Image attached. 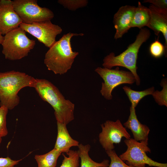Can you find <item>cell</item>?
<instances>
[{"label": "cell", "instance_id": "cell-1", "mask_svg": "<svg viewBox=\"0 0 167 167\" xmlns=\"http://www.w3.org/2000/svg\"><path fill=\"white\" fill-rule=\"evenodd\" d=\"M79 34L69 32L64 34L49 48L45 54L44 63L48 69L55 74H64L70 69L79 53L73 51L71 40L74 36H83Z\"/></svg>", "mask_w": 167, "mask_h": 167}, {"label": "cell", "instance_id": "cell-2", "mask_svg": "<svg viewBox=\"0 0 167 167\" xmlns=\"http://www.w3.org/2000/svg\"><path fill=\"white\" fill-rule=\"evenodd\" d=\"M36 79L25 73L11 71L0 72V106L13 109L19 103L18 94L26 87H35Z\"/></svg>", "mask_w": 167, "mask_h": 167}, {"label": "cell", "instance_id": "cell-3", "mask_svg": "<svg viewBox=\"0 0 167 167\" xmlns=\"http://www.w3.org/2000/svg\"><path fill=\"white\" fill-rule=\"evenodd\" d=\"M36 90L40 97L48 103L54 110L57 122L67 125L74 119L75 105L66 100L53 84L44 79H36Z\"/></svg>", "mask_w": 167, "mask_h": 167}, {"label": "cell", "instance_id": "cell-4", "mask_svg": "<svg viewBox=\"0 0 167 167\" xmlns=\"http://www.w3.org/2000/svg\"><path fill=\"white\" fill-rule=\"evenodd\" d=\"M150 35L149 29L145 28L140 29L134 42L119 55L115 56L114 53L111 52L106 56L103 60L102 66L109 69L116 66L126 68L134 76L137 85L139 86L140 79L137 72L138 54L142 44L147 41Z\"/></svg>", "mask_w": 167, "mask_h": 167}, {"label": "cell", "instance_id": "cell-5", "mask_svg": "<svg viewBox=\"0 0 167 167\" xmlns=\"http://www.w3.org/2000/svg\"><path fill=\"white\" fill-rule=\"evenodd\" d=\"M35 44V40L29 39L19 27L4 35L2 52L6 59L19 60L27 56Z\"/></svg>", "mask_w": 167, "mask_h": 167}, {"label": "cell", "instance_id": "cell-6", "mask_svg": "<svg viewBox=\"0 0 167 167\" xmlns=\"http://www.w3.org/2000/svg\"><path fill=\"white\" fill-rule=\"evenodd\" d=\"M124 142L127 149L119 157L126 164L135 167H145L146 165L149 166L167 167V163L156 161L147 155V152H151L148 146V141L140 142L130 138L126 139Z\"/></svg>", "mask_w": 167, "mask_h": 167}, {"label": "cell", "instance_id": "cell-7", "mask_svg": "<svg viewBox=\"0 0 167 167\" xmlns=\"http://www.w3.org/2000/svg\"><path fill=\"white\" fill-rule=\"evenodd\" d=\"M12 2L14 10L24 23L30 24L51 20L54 17L52 11L40 6L36 0H14Z\"/></svg>", "mask_w": 167, "mask_h": 167}, {"label": "cell", "instance_id": "cell-8", "mask_svg": "<svg viewBox=\"0 0 167 167\" xmlns=\"http://www.w3.org/2000/svg\"><path fill=\"white\" fill-rule=\"evenodd\" d=\"M95 71L104 81L102 83L100 92L108 100L112 99V92L116 87L123 84H132L135 82V78L131 72L120 70L118 66L114 69L98 67Z\"/></svg>", "mask_w": 167, "mask_h": 167}, {"label": "cell", "instance_id": "cell-9", "mask_svg": "<svg viewBox=\"0 0 167 167\" xmlns=\"http://www.w3.org/2000/svg\"><path fill=\"white\" fill-rule=\"evenodd\" d=\"M19 27L49 48L56 41L57 36L62 32L60 27L53 24L51 20L35 22L30 24L22 23Z\"/></svg>", "mask_w": 167, "mask_h": 167}, {"label": "cell", "instance_id": "cell-10", "mask_svg": "<svg viewBox=\"0 0 167 167\" xmlns=\"http://www.w3.org/2000/svg\"><path fill=\"white\" fill-rule=\"evenodd\" d=\"M102 131L99 135V141L106 151L114 150V144H119L123 137L129 139L131 135L120 121L107 120L101 125Z\"/></svg>", "mask_w": 167, "mask_h": 167}, {"label": "cell", "instance_id": "cell-11", "mask_svg": "<svg viewBox=\"0 0 167 167\" xmlns=\"http://www.w3.org/2000/svg\"><path fill=\"white\" fill-rule=\"evenodd\" d=\"M22 20L14 10L12 1L0 0V32L2 35L19 27Z\"/></svg>", "mask_w": 167, "mask_h": 167}, {"label": "cell", "instance_id": "cell-12", "mask_svg": "<svg viewBox=\"0 0 167 167\" xmlns=\"http://www.w3.org/2000/svg\"><path fill=\"white\" fill-rule=\"evenodd\" d=\"M136 7L126 5L120 7L114 15L113 24L116 29L114 38L117 40L122 37L131 28Z\"/></svg>", "mask_w": 167, "mask_h": 167}, {"label": "cell", "instance_id": "cell-13", "mask_svg": "<svg viewBox=\"0 0 167 167\" xmlns=\"http://www.w3.org/2000/svg\"><path fill=\"white\" fill-rule=\"evenodd\" d=\"M150 10L151 17L148 28L158 36L161 32L165 40V46L167 48V9L157 8L150 4L148 7Z\"/></svg>", "mask_w": 167, "mask_h": 167}, {"label": "cell", "instance_id": "cell-14", "mask_svg": "<svg viewBox=\"0 0 167 167\" xmlns=\"http://www.w3.org/2000/svg\"><path fill=\"white\" fill-rule=\"evenodd\" d=\"M126 128L130 129L133 135V139L136 141H148L150 129L147 125L142 124L138 120L135 108L131 106L130 115L128 119L124 124Z\"/></svg>", "mask_w": 167, "mask_h": 167}, {"label": "cell", "instance_id": "cell-15", "mask_svg": "<svg viewBox=\"0 0 167 167\" xmlns=\"http://www.w3.org/2000/svg\"><path fill=\"white\" fill-rule=\"evenodd\" d=\"M58 135L54 148L61 153L67 154L71 147L78 146L79 142L70 135L65 124L57 122Z\"/></svg>", "mask_w": 167, "mask_h": 167}, {"label": "cell", "instance_id": "cell-16", "mask_svg": "<svg viewBox=\"0 0 167 167\" xmlns=\"http://www.w3.org/2000/svg\"><path fill=\"white\" fill-rule=\"evenodd\" d=\"M151 13L149 8L142 5L139 2L135 9L131 24V28L137 27L139 29L148 27L150 19Z\"/></svg>", "mask_w": 167, "mask_h": 167}, {"label": "cell", "instance_id": "cell-17", "mask_svg": "<svg viewBox=\"0 0 167 167\" xmlns=\"http://www.w3.org/2000/svg\"><path fill=\"white\" fill-rule=\"evenodd\" d=\"M77 151L79 158L81 159V167H108L109 161L104 160L101 162L98 163L93 160L89 156L88 152L91 146L90 145L79 144Z\"/></svg>", "mask_w": 167, "mask_h": 167}, {"label": "cell", "instance_id": "cell-18", "mask_svg": "<svg viewBox=\"0 0 167 167\" xmlns=\"http://www.w3.org/2000/svg\"><path fill=\"white\" fill-rule=\"evenodd\" d=\"M61 153L54 148L44 154L35 155L34 158L38 167H55L58 159Z\"/></svg>", "mask_w": 167, "mask_h": 167}, {"label": "cell", "instance_id": "cell-19", "mask_svg": "<svg viewBox=\"0 0 167 167\" xmlns=\"http://www.w3.org/2000/svg\"><path fill=\"white\" fill-rule=\"evenodd\" d=\"M122 88L131 102V106L135 108L143 98L147 95H152L155 91L154 87L140 91L133 90L127 86H124Z\"/></svg>", "mask_w": 167, "mask_h": 167}, {"label": "cell", "instance_id": "cell-20", "mask_svg": "<svg viewBox=\"0 0 167 167\" xmlns=\"http://www.w3.org/2000/svg\"><path fill=\"white\" fill-rule=\"evenodd\" d=\"M66 154L68 156L62 153L64 159L60 167H78L79 157L78 151L70 150Z\"/></svg>", "mask_w": 167, "mask_h": 167}, {"label": "cell", "instance_id": "cell-21", "mask_svg": "<svg viewBox=\"0 0 167 167\" xmlns=\"http://www.w3.org/2000/svg\"><path fill=\"white\" fill-rule=\"evenodd\" d=\"M163 87L161 91H154L152 95L155 101L160 105L167 106V82L166 79H163L160 83Z\"/></svg>", "mask_w": 167, "mask_h": 167}, {"label": "cell", "instance_id": "cell-22", "mask_svg": "<svg viewBox=\"0 0 167 167\" xmlns=\"http://www.w3.org/2000/svg\"><path fill=\"white\" fill-rule=\"evenodd\" d=\"M58 2L65 8L73 11L86 6L88 2L86 0H59Z\"/></svg>", "mask_w": 167, "mask_h": 167}, {"label": "cell", "instance_id": "cell-23", "mask_svg": "<svg viewBox=\"0 0 167 167\" xmlns=\"http://www.w3.org/2000/svg\"><path fill=\"white\" fill-rule=\"evenodd\" d=\"M166 49L165 46L158 40H157L151 44L149 50L152 56L156 58H158L163 56L165 52Z\"/></svg>", "mask_w": 167, "mask_h": 167}, {"label": "cell", "instance_id": "cell-24", "mask_svg": "<svg viewBox=\"0 0 167 167\" xmlns=\"http://www.w3.org/2000/svg\"><path fill=\"white\" fill-rule=\"evenodd\" d=\"M111 162L108 167H135L126 164L118 156L114 150L106 151Z\"/></svg>", "mask_w": 167, "mask_h": 167}, {"label": "cell", "instance_id": "cell-25", "mask_svg": "<svg viewBox=\"0 0 167 167\" xmlns=\"http://www.w3.org/2000/svg\"><path fill=\"white\" fill-rule=\"evenodd\" d=\"M8 109L5 106L0 107V137L6 136L8 131L6 127V118Z\"/></svg>", "mask_w": 167, "mask_h": 167}, {"label": "cell", "instance_id": "cell-26", "mask_svg": "<svg viewBox=\"0 0 167 167\" xmlns=\"http://www.w3.org/2000/svg\"><path fill=\"white\" fill-rule=\"evenodd\" d=\"M22 160H13L9 157L0 158V167H15Z\"/></svg>", "mask_w": 167, "mask_h": 167}, {"label": "cell", "instance_id": "cell-27", "mask_svg": "<svg viewBox=\"0 0 167 167\" xmlns=\"http://www.w3.org/2000/svg\"><path fill=\"white\" fill-rule=\"evenodd\" d=\"M143 2L149 3L157 8L167 9V0H144Z\"/></svg>", "mask_w": 167, "mask_h": 167}, {"label": "cell", "instance_id": "cell-28", "mask_svg": "<svg viewBox=\"0 0 167 167\" xmlns=\"http://www.w3.org/2000/svg\"><path fill=\"white\" fill-rule=\"evenodd\" d=\"M4 39V36L0 32V44H2Z\"/></svg>", "mask_w": 167, "mask_h": 167}, {"label": "cell", "instance_id": "cell-29", "mask_svg": "<svg viewBox=\"0 0 167 167\" xmlns=\"http://www.w3.org/2000/svg\"><path fill=\"white\" fill-rule=\"evenodd\" d=\"M2 141V138L1 137H0V145L1 144Z\"/></svg>", "mask_w": 167, "mask_h": 167}]
</instances>
